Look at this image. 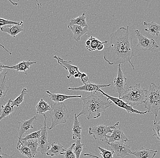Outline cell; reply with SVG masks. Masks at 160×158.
I'll use <instances>...</instances> for the list:
<instances>
[{"label":"cell","mask_w":160,"mask_h":158,"mask_svg":"<svg viewBox=\"0 0 160 158\" xmlns=\"http://www.w3.org/2000/svg\"><path fill=\"white\" fill-rule=\"evenodd\" d=\"M135 56L132 44V37L129 32V27H121L110 36L109 45L105 49L103 59L110 65L129 63L133 70L132 58Z\"/></svg>","instance_id":"cell-1"},{"label":"cell","mask_w":160,"mask_h":158,"mask_svg":"<svg viewBox=\"0 0 160 158\" xmlns=\"http://www.w3.org/2000/svg\"><path fill=\"white\" fill-rule=\"evenodd\" d=\"M83 107L82 111L77 115H85L88 120L99 118L102 112L106 113V110L112 105V102L102 94L96 96L92 93L91 95L82 98Z\"/></svg>","instance_id":"cell-2"},{"label":"cell","mask_w":160,"mask_h":158,"mask_svg":"<svg viewBox=\"0 0 160 158\" xmlns=\"http://www.w3.org/2000/svg\"><path fill=\"white\" fill-rule=\"evenodd\" d=\"M148 90L142 88L140 84L130 86L125 90L122 96L119 98L133 108L144 104L147 99Z\"/></svg>","instance_id":"cell-3"},{"label":"cell","mask_w":160,"mask_h":158,"mask_svg":"<svg viewBox=\"0 0 160 158\" xmlns=\"http://www.w3.org/2000/svg\"><path fill=\"white\" fill-rule=\"evenodd\" d=\"M144 105L148 113L154 115V120H157L160 109V89L154 83L150 84L149 90L147 92V99Z\"/></svg>","instance_id":"cell-4"},{"label":"cell","mask_w":160,"mask_h":158,"mask_svg":"<svg viewBox=\"0 0 160 158\" xmlns=\"http://www.w3.org/2000/svg\"><path fill=\"white\" fill-rule=\"evenodd\" d=\"M51 106L52 110L49 111V115L52 118V123L50 127H48L49 130L59 124H65L69 118L68 109L63 103H55Z\"/></svg>","instance_id":"cell-5"},{"label":"cell","mask_w":160,"mask_h":158,"mask_svg":"<svg viewBox=\"0 0 160 158\" xmlns=\"http://www.w3.org/2000/svg\"><path fill=\"white\" fill-rule=\"evenodd\" d=\"M53 58L57 60L59 64L63 67L65 70L68 71L69 73L68 75L67 76L68 79H69L72 77H74L75 79H80L83 84L89 81L88 75L85 73L80 71L78 67L72 64V62L65 61L60 57L56 55H55Z\"/></svg>","instance_id":"cell-6"},{"label":"cell","mask_w":160,"mask_h":158,"mask_svg":"<svg viewBox=\"0 0 160 158\" xmlns=\"http://www.w3.org/2000/svg\"><path fill=\"white\" fill-rule=\"evenodd\" d=\"M119 124V122H118L113 125L106 126L101 125L90 127L89 129V135H92L95 140H100L106 142L108 134H112L113 129L118 125Z\"/></svg>","instance_id":"cell-7"},{"label":"cell","mask_w":160,"mask_h":158,"mask_svg":"<svg viewBox=\"0 0 160 158\" xmlns=\"http://www.w3.org/2000/svg\"><path fill=\"white\" fill-rule=\"evenodd\" d=\"M135 34L138 40L137 48H140L142 50L153 52L158 48L159 46L154 40L150 39L143 35L139 30L134 31Z\"/></svg>","instance_id":"cell-8"},{"label":"cell","mask_w":160,"mask_h":158,"mask_svg":"<svg viewBox=\"0 0 160 158\" xmlns=\"http://www.w3.org/2000/svg\"><path fill=\"white\" fill-rule=\"evenodd\" d=\"M44 125L41 129V135L39 139L37 140L38 146V151L41 154L43 155L46 154L48 150L50 149L49 144L48 141V127L46 123L47 117L45 114H43Z\"/></svg>","instance_id":"cell-9"},{"label":"cell","mask_w":160,"mask_h":158,"mask_svg":"<svg viewBox=\"0 0 160 158\" xmlns=\"http://www.w3.org/2000/svg\"><path fill=\"white\" fill-rule=\"evenodd\" d=\"M127 79L121 69V65H118L117 78L114 80V86L115 91L119 94V98L122 96L126 90L127 85Z\"/></svg>","instance_id":"cell-10"},{"label":"cell","mask_w":160,"mask_h":158,"mask_svg":"<svg viewBox=\"0 0 160 158\" xmlns=\"http://www.w3.org/2000/svg\"><path fill=\"white\" fill-rule=\"evenodd\" d=\"M98 92H100L101 94H103L104 95L107 97L109 100H111V102H112L117 106L126 110V111L128 113L144 115L145 114H147V113H148L147 111L145 112H141L137 110L134 109L132 107L129 105L127 103H125L123 101L121 100L119 98H115V97L111 96L109 95H108V94H106L105 92L102 90L101 89H99L98 90Z\"/></svg>","instance_id":"cell-11"},{"label":"cell","mask_w":160,"mask_h":158,"mask_svg":"<svg viewBox=\"0 0 160 158\" xmlns=\"http://www.w3.org/2000/svg\"><path fill=\"white\" fill-rule=\"evenodd\" d=\"M108 144L110 146L111 150L120 157L124 158L132 153L130 145H126L124 143L115 142Z\"/></svg>","instance_id":"cell-12"},{"label":"cell","mask_w":160,"mask_h":158,"mask_svg":"<svg viewBox=\"0 0 160 158\" xmlns=\"http://www.w3.org/2000/svg\"><path fill=\"white\" fill-rule=\"evenodd\" d=\"M38 120L37 116H34L32 118L27 120L21 121H18L19 124L18 136H17L18 139V142L17 144V146L19 145L20 141L23 135L25 133L28 132L31 129H33V124L35 120Z\"/></svg>","instance_id":"cell-13"},{"label":"cell","mask_w":160,"mask_h":158,"mask_svg":"<svg viewBox=\"0 0 160 158\" xmlns=\"http://www.w3.org/2000/svg\"><path fill=\"white\" fill-rule=\"evenodd\" d=\"M111 86V84L108 85L97 84H96L90 83L89 81L87 82L84 84L83 85L77 87V88H68V90H70L78 91H84L91 92L95 94L98 92V90L102 88L109 87Z\"/></svg>","instance_id":"cell-14"},{"label":"cell","mask_w":160,"mask_h":158,"mask_svg":"<svg viewBox=\"0 0 160 158\" xmlns=\"http://www.w3.org/2000/svg\"><path fill=\"white\" fill-rule=\"evenodd\" d=\"M131 140H129L125 135L122 130L119 128L115 127L113 129V132L111 135H107V144L115 142H127L130 141Z\"/></svg>","instance_id":"cell-15"},{"label":"cell","mask_w":160,"mask_h":158,"mask_svg":"<svg viewBox=\"0 0 160 158\" xmlns=\"http://www.w3.org/2000/svg\"><path fill=\"white\" fill-rule=\"evenodd\" d=\"M2 32L8 34L12 37H16L17 35L24 30L23 24H11L0 27Z\"/></svg>","instance_id":"cell-16"},{"label":"cell","mask_w":160,"mask_h":158,"mask_svg":"<svg viewBox=\"0 0 160 158\" xmlns=\"http://www.w3.org/2000/svg\"><path fill=\"white\" fill-rule=\"evenodd\" d=\"M158 150H150L142 147L139 150H137L131 154H132L137 158H154L157 155Z\"/></svg>","instance_id":"cell-17"},{"label":"cell","mask_w":160,"mask_h":158,"mask_svg":"<svg viewBox=\"0 0 160 158\" xmlns=\"http://www.w3.org/2000/svg\"><path fill=\"white\" fill-rule=\"evenodd\" d=\"M46 93L49 95L50 99L55 103H63L64 101L68 99L80 98L82 99L81 95H68L62 94H52L49 91H46Z\"/></svg>","instance_id":"cell-18"},{"label":"cell","mask_w":160,"mask_h":158,"mask_svg":"<svg viewBox=\"0 0 160 158\" xmlns=\"http://www.w3.org/2000/svg\"><path fill=\"white\" fill-rule=\"evenodd\" d=\"M36 62H31L30 60L23 61L20 62L17 64L10 66L6 65L5 69H11L15 70L16 71L23 72L26 75H27V71L29 69L30 67L32 65L36 64Z\"/></svg>","instance_id":"cell-19"},{"label":"cell","mask_w":160,"mask_h":158,"mask_svg":"<svg viewBox=\"0 0 160 158\" xmlns=\"http://www.w3.org/2000/svg\"><path fill=\"white\" fill-rule=\"evenodd\" d=\"M63 145L59 143L53 142L51 145V148L46 153L48 156L53 157L63 155L65 151Z\"/></svg>","instance_id":"cell-20"},{"label":"cell","mask_w":160,"mask_h":158,"mask_svg":"<svg viewBox=\"0 0 160 158\" xmlns=\"http://www.w3.org/2000/svg\"><path fill=\"white\" fill-rule=\"evenodd\" d=\"M68 28L72 32L74 39L77 42L80 40L81 37L88 31V27L83 28L81 26L73 25L71 27L68 26Z\"/></svg>","instance_id":"cell-21"},{"label":"cell","mask_w":160,"mask_h":158,"mask_svg":"<svg viewBox=\"0 0 160 158\" xmlns=\"http://www.w3.org/2000/svg\"><path fill=\"white\" fill-rule=\"evenodd\" d=\"M144 26L146 27L145 31L148 32V34L155 37H158L160 35V25L154 22L148 23L144 22Z\"/></svg>","instance_id":"cell-22"},{"label":"cell","mask_w":160,"mask_h":158,"mask_svg":"<svg viewBox=\"0 0 160 158\" xmlns=\"http://www.w3.org/2000/svg\"><path fill=\"white\" fill-rule=\"evenodd\" d=\"M12 99H10L5 105H2L0 110V121L3 119L9 116L14 111V108L12 105Z\"/></svg>","instance_id":"cell-23"},{"label":"cell","mask_w":160,"mask_h":158,"mask_svg":"<svg viewBox=\"0 0 160 158\" xmlns=\"http://www.w3.org/2000/svg\"><path fill=\"white\" fill-rule=\"evenodd\" d=\"M82 127L81 123L78 120L77 114H75L72 126V139L73 140H81L82 138Z\"/></svg>","instance_id":"cell-24"},{"label":"cell","mask_w":160,"mask_h":158,"mask_svg":"<svg viewBox=\"0 0 160 158\" xmlns=\"http://www.w3.org/2000/svg\"><path fill=\"white\" fill-rule=\"evenodd\" d=\"M108 43L107 41L102 42L96 38H94L93 36H91L86 42V48L88 50L92 52L97 50L98 46L100 44H107Z\"/></svg>","instance_id":"cell-25"},{"label":"cell","mask_w":160,"mask_h":158,"mask_svg":"<svg viewBox=\"0 0 160 158\" xmlns=\"http://www.w3.org/2000/svg\"><path fill=\"white\" fill-rule=\"evenodd\" d=\"M20 144H23L29 148L32 154V157H35L38 152V144L37 140H28L26 141H21Z\"/></svg>","instance_id":"cell-26"},{"label":"cell","mask_w":160,"mask_h":158,"mask_svg":"<svg viewBox=\"0 0 160 158\" xmlns=\"http://www.w3.org/2000/svg\"><path fill=\"white\" fill-rule=\"evenodd\" d=\"M36 110L37 114L42 115L47 112L50 111L52 110V108L47 102L42 99L36 105Z\"/></svg>","instance_id":"cell-27"},{"label":"cell","mask_w":160,"mask_h":158,"mask_svg":"<svg viewBox=\"0 0 160 158\" xmlns=\"http://www.w3.org/2000/svg\"><path fill=\"white\" fill-rule=\"evenodd\" d=\"M8 72L4 74L3 77L0 79V101L3 100L7 95V93L9 89V87L6 84L7 75Z\"/></svg>","instance_id":"cell-28"},{"label":"cell","mask_w":160,"mask_h":158,"mask_svg":"<svg viewBox=\"0 0 160 158\" xmlns=\"http://www.w3.org/2000/svg\"><path fill=\"white\" fill-rule=\"evenodd\" d=\"M73 25L81 26L83 28L88 27V24L86 21L85 13H83L82 15L79 16L76 18L70 20L68 25V26L71 27Z\"/></svg>","instance_id":"cell-29"},{"label":"cell","mask_w":160,"mask_h":158,"mask_svg":"<svg viewBox=\"0 0 160 158\" xmlns=\"http://www.w3.org/2000/svg\"><path fill=\"white\" fill-rule=\"evenodd\" d=\"M28 92V89L26 88H23L21 92V94L19 96L17 97L13 101H12V104L13 107H20L21 104L23 102L24 98L25 95H27V92Z\"/></svg>","instance_id":"cell-30"},{"label":"cell","mask_w":160,"mask_h":158,"mask_svg":"<svg viewBox=\"0 0 160 158\" xmlns=\"http://www.w3.org/2000/svg\"><path fill=\"white\" fill-rule=\"evenodd\" d=\"M17 149L23 155L29 158H32L31 150L27 146L23 144H20L18 146H17Z\"/></svg>","instance_id":"cell-31"},{"label":"cell","mask_w":160,"mask_h":158,"mask_svg":"<svg viewBox=\"0 0 160 158\" xmlns=\"http://www.w3.org/2000/svg\"><path fill=\"white\" fill-rule=\"evenodd\" d=\"M83 146L84 144L81 143V140H77L73 148V152L76 156V158H80Z\"/></svg>","instance_id":"cell-32"},{"label":"cell","mask_w":160,"mask_h":158,"mask_svg":"<svg viewBox=\"0 0 160 158\" xmlns=\"http://www.w3.org/2000/svg\"><path fill=\"white\" fill-rule=\"evenodd\" d=\"M41 130L35 132L31 133L30 134L27 135L24 138H22L21 140V141H26L28 140H38L41 137Z\"/></svg>","instance_id":"cell-33"},{"label":"cell","mask_w":160,"mask_h":158,"mask_svg":"<svg viewBox=\"0 0 160 158\" xmlns=\"http://www.w3.org/2000/svg\"><path fill=\"white\" fill-rule=\"evenodd\" d=\"M153 131L154 132V134L153 135V136L156 137L157 139L160 141V122L157 121V120H154L153 121V128L152 129Z\"/></svg>","instance_id":"cell-34"},{"label":"cell","mask_w":160,"mask_h":158,"mask_svg":"<svg viewBox=\"0 0 160 158\" xmlns=\"http://www.w3.org/2000/svg\"><path fill=\"white\" fill-rule=\"evenodd\" d=\"M75 145V143L72 144L70 147L65 150L63 155L65 158H76L74 153L73 152V148Z\"/></svg>","instance_id":"cell-35"},{"label":"cell","mask_w":160,"mask_h":158,"mask_svg":"<svg viewBox=\"0 0 160 158\" xmlns=\"http://www.w3.org/2000/svg\"><path fill=\"white\" fill-rule=\"evenodd\" d=\"M98 149L100 150V155L102 156L104 158H113L114 153L112 150H108L103 148L98 147Z\"/></svg>","instance_id":"cell-36"},{"label":"cell","mask_w":160,"mask_h":158,"mask_svg":"<svg viewBox=\"0 0 160 158\" xmlns=\"http://www.w3.org/2000/svg\"><path fill=\"white\" fill-rule=\"evenodd\" d=\"M23 22L22 21L21 22H16L8 20L5 19L0 18V27H3V26L8 25L11 24H22Z\"/></svg>","instance_id":"cell-37"},{"label":"cell","mask_w":160,"mask_h":158,"mask_svg":"<svg viewBox=\"0 0 160 158\" xmlns=\"http://www.w3.org/2000/svg\"><path fill=\"white\" fill-rule=\"evenodd\" d=\"M14 155L15 154L12 155H9L2 152V148L0 147V158H13V157Z\"/></svg>","instance_id":"cell-38"},{"label":"cell","mask_w":160,"mask_h":158,"mask_svg":"<svg viewBox=\"0 0 160 158\" xmlns=\"http://www.w3.org/2000/svg\"><path fill=\"white\" fill-rule=\"evenodd\" d=\"M84 156H89L91 158H101L97 156L94 155H92V154H88V153H86L83 155Z\"/></svg>","instance_id":"cell-39"},{"label":"cell","mask_w":160,"mask_h":158,"mask_svg":"<svg viewBox=\"0 0 160 158\" xmlns=\"http://www.w3.org/2000/svg\"><path fill=\"white\" fill-rule=\"evenodd\" d=\"M104 44L102 43L99 45L98 46V48H97V50L99 51L102 50L104 49Z\"/></svg>","instance_id":"cell-40"},{"label":"cell","mask_w":160,"mask_h":158,"mask_svg":"<svg viewBox=\"0 0 160 158\" xmlns=\"http://www.w3.org/2000/svg\"><path fill=\"white\" fill-rule=\"evenodd\" d=\"M5 67H6V65L0 62V74L3 72L4 69H5Z\"/></svg>","instance_id":"cell-41"},{"label":"cell","mask_w":160,"mask_h":158,"mask_svg":"<svg viewBox=\"0 0 160 158\" xmlns=\"http://www.w3.org/2000/svg\"><path fill=\"white\" fill-rule=\"evenodd\" d=\"M0 46H1V47H2V48H3L5 51H7V52H8V53L9 54H10V55H12V53H11V52H10V51L8 50L6 48H5L4 46H3L1 44H0Z\"/></svg>","instance_id":"cell-42"}]
</instances>
